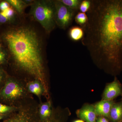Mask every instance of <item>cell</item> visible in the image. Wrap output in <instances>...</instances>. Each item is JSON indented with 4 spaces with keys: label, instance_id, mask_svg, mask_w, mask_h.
I'll use <instances>...</instances> for the list:
<instances>
[{
    "label": "cell",
    "instance_id": "cell-25",
    "mask_svg": "<svg viewBox=\"0 0 122 122\" xmlns=\"http://www.w3.org/2000/svg\"><path fill=\"white\" fill-rule=\"evenodd\" d=\"M8 115H5L2 114H0V120H3Z\"/></svg>",
    "mask_w": 122,
    "mask_h": 122
},
{
    "label": "cell",
    "instance_id": "cell-14",
    "mask_svg": "<svg viewBox=\"0 0 122 122\" xmlns=\"http://www.w3.org/2000/svg\"><path fill=\"white\" fill-rule=\"evenodd\" d=\"M7 1L20 14H22L25 9L28 6L24 1L21 0H8Z\"/></svg>",
    "mask_w": 122,
    "mask_h": 122
},
{
    "label": "cell",
    "instance_id": "cell-5",
    "mask_svg": "<svg viewBox=\"0 0 122 122\" xmlns=\"http://www.w3.org/2000/svg\"><path fill=\"white\" fill-rule=\"evenodd\" d=\"M30 99L18 105L16 110L7 116L1 122H46L42 120L39 117V105L30 102Z\"/></svg>",
    "mask_w": 122,
    "mask_h": 122
},
{
    "label": "cell",
    "instance_id": "cell-21",
    "mask_svg": "<svg viewBox=\"0 0 122 122\" xmlns=\"http://www.w3.org/2000/svg\"><path fill=\"white\" fill-rule=\"evenodd\" d=\"M10 7V4L7 1H2L0 2V10L1 11H5Z\"/></svg>",
    "mask_w": 122,
    "mask_h": 122
},
{
    "label": "cell",
    "instance_id": "cell-15",
    "mask_svg": "<svg viewBox=\"0 0 122 122\" xmlns=\"http://www.w3.org/2000/svg\"><path fill=\"white\" fill-rule=\"evenodd\" d=\"M74 20L76 24L83 28L87 24L88 17L86 14L78 12L75 15Z\"/></svg>",
    "mask_w": 122,
    "mask_h": 122
},
{
    "label": "cell",
    "instance_id": "cell-28",
    "mask_svg": "<svg viewBox=\"0 0 122 122\" xmlns=\"http://www.w3.org/2000/svg\"></svg>",
    "mask_w": 122,
    "mask_h": 122
},
{
    "label": "cell",
    "instance_id": "cell-11",
    "mask_svg": "<svg viewBox=\"0 0 122 122\" xmlns=\"http://www.w3.org/2000/svg\"><path fill=\"white\" fill-rule=\"evenodd\" d=\"M26 86L29 93L34 94L39 99L45 92H46L42 83L38 80L29 81L26 83Z\"/></svg>",
    "mask_w": 122,
    "mask_h": 122
},
{
    "label": "cell",
    "instance_id": "cell-6",
    "mask_svg": "<svg viewBox=\"0 0 122 122\" xmlns=\"http://www.w3.org/2000/svg\"><path fill=\"white\" fill-rule=\"evenodd\" d=\"M55 21L59 28L66 29L72 24L78 11L70 8L60 0H54Z\"/></svg>",
    "mask_w": 122,
    "mask_h": 122
},
{
    "label": "cell",
    "instance_id": "cell-1",
    "mask_svg": "<svg viewBox=\"0 0 122 122\" xmlns=\"http://www.w3.org/2000/svg\"><path fill=\"white\" fill-rule=\"evenodd\" d=\"M81 40L95 65L113 76L122 71V0H91Z\"/></svg>",
    "mask_w": 122,
    "mask_h": 122
},
{
    "label": "cell",
    "instance_id": "cell-3",
    "mask_svg": "<svg viewBox=\"0 0 122 122\" xmlns=\"http://www.w3.org/2000/svg\"><path fill=\"white\" fill-rule=\"evenodd\" d=\"M26 85L15 78H7L0 89V102L16 107L29 99Z\"/></svg>",
    "mask_w": 122,
    "mask_h": 122
},
{
    "label": "cell",
    "instance_id": "cell-13",
    "mask_svg": "<svg viewBox=\"0 0 122 122\" xmlns=\"http://www.w3.org/2000/svg\"><path fill=\"white\" fill-rule=\"evenodd\" d=\"M85 32L83 28L80 26H72L69 31L70 38L73 41L77 42L81 41L84 37Z\"/></svg>",
    "mask_w": 122,
    "mask_h": 122
},
{
    "label": "cell",
    "instance_id": "cell-22",
    "mask_svg": "<svg viewBox=\"0 0 122 122\" xmlns=\"http://www.w3.org/2000/svg\"><path fill=\"white\" fill-rule=\"evenodd\" d=\"M10 20H11L7 17L1 11V12H0V23H6Z\"/></svg>",
    "mask_w": 122,
    "mask_h": 122
},
{
    "label": "cell",
    "instance_id": "cell-9",
    "mask_svg": "<svg viewBox=\"0 0 122 122\" xmlns=\"http://www.w3.org/2000/svg\"><path fill=\"white\" fill-rule=\"evenodd\" d=\"M76 114L80 119L85 122H96L97 116L94 105L86 103L76 111Z\"/></svg>",
    "mask_w": 122,
    "mask_h": 122
},
{
    "label": "cell",
    "instance_id": "cell-4",
    "mask_svg": "<svg viewBox=\"0 0 122 122\" xmlns=\"http://www.w3.org/2000/svg\"><path fill=\"white\" fill-rule=\"evenodd\" d=\"M30 14L49 33L55 28V7L54 1L38 0L31 5Z\"/></svg>",
    "mask_w": 122,
    "mask_h": 122
},
{
    "label": "cell",
    "instance_id": "cell-17",
    "mask_svg": "<svg viewBox=\"0 0 122 122\" xmlns=\"http://www.w3.org/2000/svg\"><path fill=\"white\" fill-rule=\"evenodd\" d=\"M17 107L9 106L0 102V114L8 115L15 111Z\"/></svg>",
    "mask_w": 122,
    "mask_h": 122
},
{
    "label": "cell",
    "instance_id": "cell-27",
    "mask_svg": "<svg viewBox=\"0 0 122 122\" xmlns=\"http://www.w3.org/2000/svg\"></svg>",
    "mask_w": 122,
    "mask_h": 122
},
{
    "label": "cell",
    "instance_id": "cell-20",
    "mask_svg": "<svg viewBox=\"0 0 122 122\" xmlns=\"http://www.w3.org/2000/svg\"><path fill=\"white\" fill-rule=\"evenodd\" d=\"M7 78L4 71L0 69V89L3 86Z\"/></svg>",
    "mask_w": 122,
    "mask_h": 122
},
{
    "label": "cell",
    "instance_id": "cell-26",
    "mask_svg": "<svg viewBox=\"0 0 122 122\" xmlns=\"http://www.w3.org/2000/svg\"><path fill=\"white\" fill-rule=\"evenodd\" d=\"M73 122H85L83 120H81V119H78V120H76L73 121Z\"/></svg>",
    "mask_w": 122,
    "mask_h": 122
},
{
    "label": "cell",
    "instance_id": "cell-23",
    "mask_svg": "<svg viewBox=\"0 0 122 122\" xmlns=\"http://www.w3.org/2000/svg\"><path fill=\"white\" fill-rule=\"evenodd\" d=\"M96 122H110L107 118L102 116H97Z\"/></svg>",
    "mask_w": 122,
    "mask_h": 122
},
{
    "label": "cell",
    "instance_id": "cell-7",
    "mask_svg": "<svg viewBox=\"0 0 122 122\" xmlns=\"http://www.w3.org/2000/svg\"><path fill=\"white\" fill-rule=\"evenodd\" d=\"M122 95V85L116 77L113 81L107 83L102 96V100H113Z\"/></svg>",
    "mask_w": 122,
    "mask_h": 122
},
{
    "label": "cell",
    "instance_id": "cell-2",
    "mask_svg": "<svg viewBox=\"0 0 122 122\" xmlns=\"http://www.w3.org/2000/svg\"><path fill=\"white\" fill-rule=\"evenodd\" d=\"M3 39L15 68L41 81L47 92L42 45L36 32L29 26H18L5 33Z\"/></svg>",
    "mask_w": 122,
    "mask_h": 122
},
{
    "label": "cell",
    "instance_id": "cell-8",
    "mask_svg": "<svg viewBox=\"0 0 122 122\" xmlns=\"http://www.w3.org/2000/svg\"><path fill=\"white\" fill-rule=\"evenodd\" d=\"M38 114L40 118L45 122H57L59 121L55 116L50 101L42 103L39 105Z\"/></svg>",
    "mask_w": 122,
    "mask_h": 122
},
{
    "label": "cell",
    "instance_id": "cell-12",
    "mask_svg": "<svg viewBox=\"0 0 122 122\" xmlns=\"http://www.w3.org/2000/svg\"><path fill=\"white\" fill-rule=\"evenodd\" d=\"M107 119L110 122H122V101L114 103Z\"/></svg>",
    "mask_w": 122,
    "mask_h": 122
},
{
    "label": "cell",
    "instance_id": "cell-19",
    "mask_svg": "<svg viewBox=\"0 0 122 122\" xmlns=\"http://www.w3.org/2000/svg\"><path fill=\"white\" fill-rule=\"evenodd\" d=\"M7 17L11 20L12 18L13 17L15 13V10L12 7H10L5 10V11H1Z\"/></svg>",
    "mask_w": 122,
    "mask_h": 122
},
{
    "label": "cell",
    "instance_id": "cell-16",
    "mask_svg": "<svg viewBox=\"0 0 122 122\" xmlns=\"http://www.w3.org/2000/svg\"><path fill=\"white\" fill-rule=\"evenodd\" d=\"M61 2L70 8L79 11L82 0H59Z\"/></svg>",
    "mask_w": 122,
    "mask_h": 122
},
{
    "label": "cell",
    "instance_id": "cell-18",
    "mask_svg": "<svg viewBox=\"0 0 122 122\" xmlns=\"http://www.w3.org/2000/svg\"><path fill=\"white\" fill-rule=\"evenodd\" d=\"M91 4V0H82L79 6V11L83 13H87L90 10Z\"/></svg>",
    "mask_w": 122,
    "mask_h": 122
},
{
    "label": "cell",
    "instance_id": "cell-10",
    "mask_svg": "<svg viewBox=\"0 0 122 122\" xmlns=\"http://www.w3.org/2000/svg\"><path fill=\"white\" fill-rule=\"evenodd\" d=\"M114 100H102L94 105L97 116H102L108 118Z\"/></svg>",
    "mask_w": 122,
    "mask_h": 122
},
{
    "label": "cell",
    "instance_id": "cell-24",
    "mask_svg": "<svg viewBox=\"0 0 122 122\" xmlns=\"http://www.w3.org/2000/svg\"><path fill=\"white\" fill-rule=\"evenodd\" d=\"M5 53L3 51L0 50V64L4 63L5 61Z\"/></svg>",
    "mask_w": 122,
    "mask_h": 122
}]
</instances>
